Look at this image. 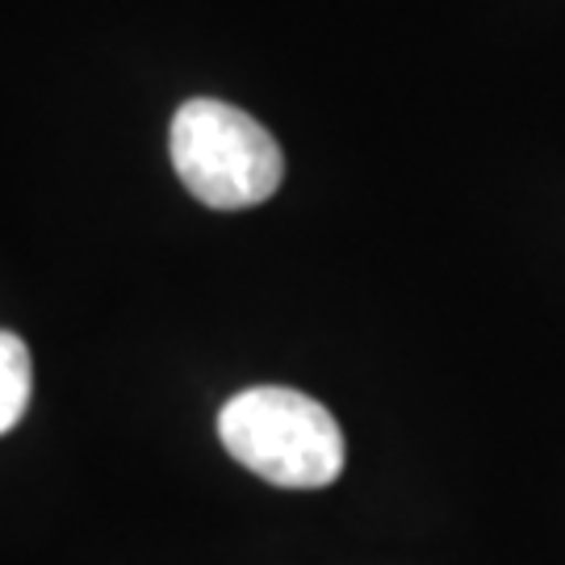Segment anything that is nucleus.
<instances>
[{
    "label": "nucleus",
    "mask_w": 565,
    "mask_h": 565,
    "mask_svg": "<svg viewBox=\"0 0 565 565\" xmlns=\"http://www.w3.org/2000/svg\"><path fill=\"white\" fill-rule=\"evenodd\" d=\"M168 156L184 189L210 210H252L268 202L285 177L277 139L252 114L214 97H193L177 109Z\"/></svg>",
    "instance_id": "2"
},
{
    "label": "nucleus",
    "mask_w": 565,
    "mask_h": 565,
    "mask_svg": "<svg viewBox=\"0 0 565 565\" xmlns=\"http://www.w3.org/2000/svg\"><path fill=\"white\" fill-rule=\"evenodd\" d=\"M30 348L13 331H0V436L13 431L30 406Z\"/></svg>",
    "instance_id": "3"
},
{
    "label": "nucleus",
    "mask_w": 565,
    "mask_h": 565,
    "mask_svg": "<svg viewBox=\"0 0 565 565\" xmlns=\"http://www.w3.org/2000/svg\"><path fill=\"white\" fill-rule=\"evenodd\" d=\"M218 440L256 478L319 490L343 469V431L323 403L289 385H252L218 411Z\"/></svg>",
    "instance_id": "1"
}]
</instances>
